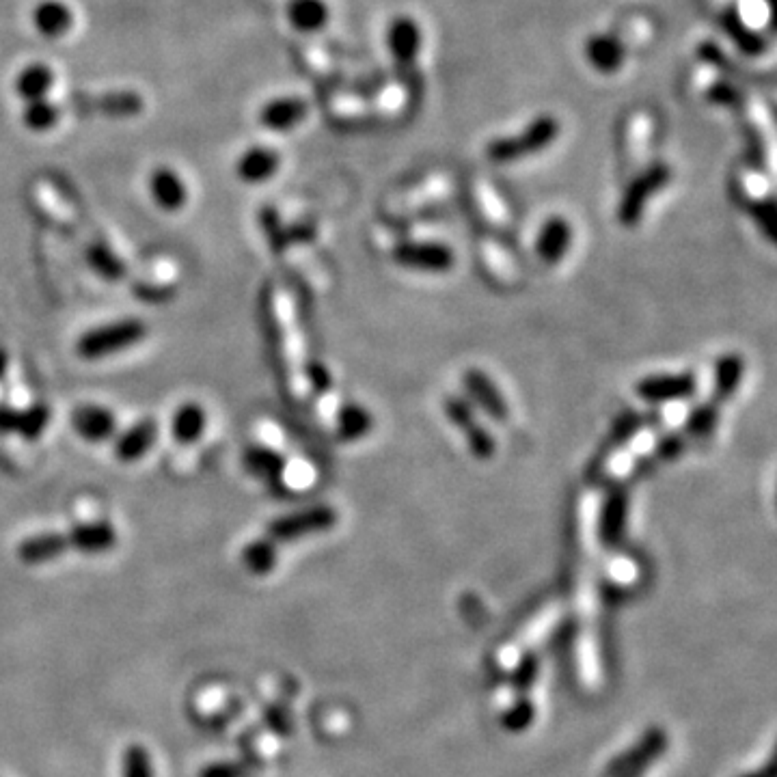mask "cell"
Returning <instances> with one entry per match:
<instances>
[{"mask_svg": "<svg viewBox=\"0 0 777 777\" xmlns=\"http://www.w3.org/2000/svg\"><path fill=\"white\" fill-rule=\"evenodd\" d=\"M557 136H560V121L553 115H540L531 119L523 132L490 141L486 145V158L495 165H512V162L540 154L542 149L555 143Z\"/></svg>", "mask_w": 777, "mask_h": 777, "instance_id": "1", "label": "cell"}, {"mask_svg": "<svg viewBox=\"0 0 777 777\" xmlns=\"http://www.w3.org/2000/svg\"><path fill=\"white\" fill-rule=\"evenodd\" d=\"M147 335V326L141 320H119L106 326H98L78 339L76 352L87 361L111 357L139 344Z\"/></svg>", "mask_w": 777, "mask_h": 777, "instance_id": "2", "label": "cell"}, {"mask_svg": "<svg viewBox=\"0 0 777 777\" xmlns=\"http://www.w3.org/2000/svg\"><path fill=\"white\" fill-rule=\"evenodd\" d=\"M672 169L665 162H654L648 169L639 173L635 180L624 190V197L618 206V221L624 227H635L646 212L648 201L659 195L661 190L670 184Z\"/></svg>", "mask_w": 777, "mask_h": 777, "instance_id": "3", "label": "cell"}, {"mask_svg": "<svg viewBox=\"0 0 777 777\" xmlns=\"http://www.w3.org/2000/svg\"><path fill=\"white\" fill-rule=\"evenodd\" d=\"M279 320H281V329H283V359L285 367H288V383L294 393L296 400H305L309 393L307 385V361H305V348H303V339L301 333H298L296 318L292 313V307L288 303V298L283 294L279 296Z\"/></svg>", "mask_w": 777, "mask_h": 777, "instance_id": "4", "label": "cell"}, {"mask_svg": "<svg viewBox=\"0 0 777 777\" xmlns=\"http://www.w3.org/2000/svg\"><path fill=\"white\" fill-rule=\"evenodd\" d=\"M337 523V512L331 506H311L292 514H285L268 525L272 542H292L311 534L331 529Z\"/></svg>", "mask_w": 777, "mask_h": 777, "instance_id": "5", "label": "cell"}, {"mask_svg": "<svg viewBox=\"0 0 777 777\" xmlns=\"http://www.w3.org/2000/svg\"><path fill=\"white\" fill-rule=\"evenodd\" d=\"M76 9L67 0H37L29 11L33 33L44 42H63L76 29Z\"/></svg>", "mask_w": 777, "mask_h": 777, "instance_id": "6", "label": "cell"}, {"mask_svg": "<svg viewBox=\"0 0 777 777\" xmlns=\"http://www.w3.org/2000/svg\"><path fill=\"white\" fill-rule=\"evenodd\" d=\"M393 262L421 272H447L456 264L452 247L430 240H406L393 244Z\"/></svg>", "mask_w": 777, "mask_h": 777, "instance_id": "7", "label": "cell"}, {"mask_svg": "<svg viewBox=\"0 0 777 777\" xmlns=\"http://www.w3.org/2000/svg\"><path fill=\"white\" fill-rule=\"evenodd\" d=\"M59 87L57 67L44 59H33L18 67L11 78V91L20 104L48 100Z\"/></svg>", "mask_w": 777, "mask_h": 777, "instance_id": "8", "label": "cell"}, {"mask_svg": "<svg viewBox=\"0 0 777 777\" xmlns=\"http://www.w3.org/2000/svg\"><path fill=\"white\" fill-rule=\"evenodd\" d=\"M698 389V378L689 372L680 374H654L639 380L635 393L648 404H674L683 402Z\"/></svg>", "mask_w": 777, "mask_h": 777, "instance_id": "9", "label": "cell"}, {"mask_svg": "<svg viewBox=\"0 0 777 777\" xmlns=\"http://www.w3.org/2000/svg\"><path fill=\"white\" fill-rule=\"evenodd\" d=\"M309 117V102L301 95H277L259 106L257 124L268 132H290Z\"/></svg>", "mask_w": 777, "mask_h": 777, "instance_id": "10", "label": "cell"}, {"mask_svg": "<svg viewBox=\"0 0 777 777\" xmlns=\"http://www.w3.org/2000/svg\"><path fill=\"white\" fill-rule=\"evenodd\" d=\"M281 169V154L268 145H251L238 156L234 171L244 184H266Z\"/></svg>", "mask_w": 777, "mask_h": 777, "instance_id": "11", "label": "cell"}, {"mask_svg": "<svg viewBox=\"0 0 777 777\" xmlns=\"http://www.w3.org/2000/svg\"><path fill=\"white\" fill-rule=\"evenodd\" d=\"M147 190L156 206L165 212L182 210L188 201V186L184 182V177L167 165L156 167L152 173H149Z\"/></svg>", "mask_w": 777, "mask_h": 777, "instance_id": "12", "label": "cell"}, {"mask_svg": "<svg viewBox=\"0 0 777 777\" xmlns=\"http://www.w3.org/2000/svg\"><path fill=\"white\" fill-rule=\"evenodd\" d=\"M462 383H465V389L469 393L467 400L471 404L482 408V411L488 417H493L495 421H508L510 406L506 398H503V393L497 389L493 378L484 374L482 370H469Z\"/></svg>", "mask_w": 777, "mask_h": 777, "instance_id": "13", "label": "cell"}, {"mask_svg": "<svg viewBox=\"0 0 777 777\" xmlns=\"http://www.w3.org/2000/svg\"><path fill=\"white\" fill-rule=\"evenodd\" d=\"M477 255H480L486 277L499 288H514L521 279V270H518L514 257L497 240L482 238L477 242Z\"/></svg>", "mask_w": 777, "mask_h": 777, "instance_id": "14", "label": "cell"}, {"mask_svg": "<svg viewBox=\"0 0 777 777\" xmlns=\"http://www.w3.org/2000/svg\"><path fill=\"white\" fill-rule=\"evenodd\" d=\"M421 42H424V35H421L419 24L413 18L400 16L389 24L387 46H389L391 57L398 65H402V67L413 65L419 57Z\"/></svg>", "mask_w": 777, "mask_h": 777, "instance_id": "15", "label": "cell"}, {"mask_svg": "<svg viewBox=\"0 0 777 777\" xmlns=\"http://www.w3.org/2000/svg\"><path fill=\"white\" fill-rule=\"evenodd\" d=\"M285 20L296 33L316 35L331 22V7L326 0H288Z\"/></svg>", "mask_w": 777, "mask_h": 777, "instance_id": "16", "label": "cell"}, {"mask_svg": "<svg viewBox=\"0 0 777 777\" xmlns=\"http://www.w3.org/2000/svg\"><path fill=\"white\" fill-rule=\"evenodd\" d=\"M570 244H572V225L564 216H551L540 229L536 240V253L544 264L555 266L562 262L564 255L570 249Z\"/></svg>", "mask_w": 777, "mask_h": 777, "instance_id": "17", "label": "cell"}, {"mask_svg": "<svg viewBox=\"0 0 777 777\" xmlns=\"http://www.w3.org/2000/svg\"><path fill=\"white\" fill-rule=\"evenodd\" d=\"M72 426L80 439H85L89 443H102L115 434L117 419L111 411H108V408L98 404H87V406H80L74 413Z\"/></svg>", "mask_w": 777, "mask_h": 777, "instance_id": "18", "label": "cell"}, {"mask_svg": "<svg viewBox=\"0 0 777 777\" xmlns=\"http://www.w3.org/2000/svg\"><path fill=\"white\" fill-rule=\"evenodd\" d=\"M585 59L601 74H616L624 65L626 48L618 37L594 35L585 42Z\"/></svg>", "mask_w": 777, "mask_h": 777, "instance_id": "19", "label": "cell"}, {"mask_svg": "<svg viewBox=\"0 0 777 777\" xmlns=\"http://www.w3.org/2000/svg\"><path fill=\"white\" fill-rule=\"evenodd\" d=\"M67 536V544L72 549H78L83 553H104L115 547L117 531L111 523L98 521V523H83L74 527Z\"/></svg>", "mask_w": 777, "mask_h": 777, "instance_id": "20", "label": "cell"}, {"mask_svg": "<svg viewBox=\"0 0 777 777\" xmlns=\"http://www.w3.org/2000/svg\"><path fill=\"white\" fill-rule=\"evenodd\" d=\"M156 439H158V426L152 419H145L141 424L132 426L130 430H126L119 436L115 443V456L121 462L141 460L149 449L154 447Z\"/></svg>", "mask_w": 777, "mask_h": 777, "instance_id": "21", "label": "cell"}, {"mask_svg": "<svg viewBox=\"0 0 777 777\" xmlns=\"http://www.w3.org/2000/svg\"><path fill=\"white\" fill-rule=\"evenodd\" d=\"M721 26H724L726 35L732 39L734 46L749 57H760L767 50V39L760 37L752 26H749L736 7H728L721 16Z\"/></svg>", "mask_w": 777, "mask_h": 777, "instance_id": "22", "label": "cell"}, {"mask_svg": "<svg viewBox=\"0 0 777 777\" xmlns=\"http://www.w3.org/2000/svg\"><path fill=\"white\" fill-rule=\"evenodd\" d=\"M63 119V108L61 104L48 98V100H37V102H26L20 108V121L22 126L33 132V134H48L54 128H59Z\"/></svg>", "mask_w": 777, "mask_h": 777, "instance_id": "23", "label": "cell"}, {"mask_svg": "<svg viewBox=\"0 0 777 777\" xmlns=\"http://www.w3.org/2000/svg\"><path fill=\"white\" fill-rule=\"evenodd\" d=\"M206 426H208L206 411H203L199 404L188 402L175 411L171 419V434L175 436L177 443L193 445L201 439L203 432H206Z\"/></svg>", "mask_w": 777, "mask_h": 777, "instance_id": "24", "label": "cell"}, {"mask_svg": "<svg viewBox=\"0 0 777 777\" xmlns=\"http://www.w3.org/2000/svg\"><path fill=\"white\" fill-rule=\"evenodd\" d=\"M626 512H629V495H626L622 488H613L603 503L601 521H598L601 538L605 542L613 544L620 540L626 525Z\"/></svg>", "mask_w": 777, "mask_h": 777, "instance_id": "25", "label": "cell"}, {"mask_svg": "<svg viewBox=\"0 0 777 777\" xmlns=\"http://www.w3.org/2000/svg\"><path fill=\"white\" fill-rule=\"evenodd\" d=\"M745 376V361L739 354H724L717 359L715 365V385H713V402L721 404L730 400L734 391L741 387Z\"/></svg>", "mask_w": 777, "mask_h": 777, "instance_id": "26", "label": "cell"}, {"mask_svg": "<svg viewBox=\"0 0 777 777\" xmlns=\"http://www.w3.org/2000/svg\"><path fill=\"white\" fill-rule=\"evenodd\" d=\"M67 549L70 544H67L65 534H39L20 544L18 557L26 564H44L63 555Z\"/></svg>", "mask_w": 777, "mask_h": 777, "instance_id": "27", "label": "cell"}, {"mask_svg": "<svg viewBox=\"0 0 777 777\" xmlns=\"http://www.w3.org/2000/svg\"><path fill=\"white\" fill-rule=\"evenodd\" d=\"M374 419L372 415L361 408L359 404H346L337 408L335 413V430L337 436L344 441H357L361 436L372 430Z\"/></svg>", "mask_w": 777, "mask_h": 777, "instance_id": "28", "label": "cell"}, {"mask_svg": "<svg viewBox=\"0 0 777 777\" xmlns=\"http://www.w3.org/2000/svg\"><path fill=\"white\" fill-rule=\"evenodd\" d=\"M288 462L272 447H251L247 454H244V467H247L255 477H262V480H281L283 469Z\"/></svg>", "mask_w": 777, "mask_h": 777, "instance_id": "29", "label": "cell"}, {"mask_svg": "<svg viewBox=\"0 0 777 777\" xmlns=\"http://www.w3.org/2000/svg\"><path fill=\"white\" fill-rule=\"evenodd\" d=\"M242 562L253 572V575H268V572L277 564L275 542L270 538L251 542L242 553Z\"/></svg>", "mask_w": 777, "mask_h": 777, "instance_id": "30", "label": "cell"}, {"mask_svg": "<svg viewBox=\"0 0 777 777\" xmlns=\"http://www.w3.org/2000/svg\"><path fill=\"white\" fill-rule=\"evenodd\" d=\"M719 421V404L706 402L698 408H693L691 415H687V436L689 439H708L717 428Z\"/></svg>", "mask_w": 777, "mask_h": 777, "instance_id": "31", "label": "cell"}, {"mask_svg": "<svg viewBox=\"0 0 777 777\" xmlns=\"http://www.w3.org/2000/svg\"><path fill=\"white\" fill-rule=\"evenodd\" d=\"M475 206H477V212L482 214V218L490 227H497V229H506L508 227V210H506V206H503L499 199L488 197V193H484V188H480V193H477Z\"/></svg>", "mask_w": 777, "mask_h": 777, "instance_id": "32", "label": "cell"}, {"mask_svg": "<svg viewBox=\"0 0 777 777\" xmlns=\"http://www.w3.org/2000/svg\"><path fill=\"white\" fill-rule=\"evenodd\" d=\"M124 777H154L152 758L141 745L128 747L124 756Z\"/></svg>", "mask_w": 777, "mask_h": 777, "instance_id": "33", "label": "cell"}, {"mask_svg": "<svg viewBox=\"0 0 777 777\" xmlns=\"http://www.w3.org/2000/svg\"><path fill=\"white\" fill-rule=\"evenodd\" d=\"M281 480L288 482V486L296 493H301V490L311 488L313 482H316V471L307 462H296V465H285Z\"/></svg>", "mask_w": 777, "mask_h": 777, "instance_id": "34", "label": "cell"}, {"mask_svg": "<svg viewBox=\"0 0 777 777\" xmlns=\"http://www.w3.org/2000/svg\"><path fill=\"white\" fill-rule=\"evenodd\" d=\"M89 262L93 264V268H98L102 275H106L108 279H119L126 272L124 264H121L115 255L108 253L104 247L89 249Z\"/></svg>", "mask_w": 777, "mask_h": 777, "instance_id": "35", "label": "cell"}, {"mask_svg": "<svg viewBox=\"0 0 777 777\" xmlns=\"http://www.w3.org/2000/svg\"><path fill=\"white\" fill-rule=\"evenodd\" d=\"M687 441H689L687 434L670 432L667 436H663V439L657 441V447H654L652 454L657 456L659 460H676L687 449Z\"/></svg>", "mask_w": 777, "mask_h": 777, "instance_id": "36", "label": "cell"}, {"mask_svg": "<svg viewBox=\"0 0 777 777\" xmlns=\"http://www.w3.org/2000/svg\"><path fill=\"white\" fill-rule=\"evenodd\" d=\"M46 424H48V411L44 406H35V408H31V411L18 413V428L16 430H20L22 434L31 436L33 439V436H37L46 428Z\"/></svg>", "mask_w": 777, "mask_h": 777, "instance_id": "37", "label": "cell"}, {"mask_svg": "<svg viewBox=\"0 0 777 777\" xmlns=\"http://www.w3.org/2000/svg\"><path fill=\"white\" fill-rule=\"evenodd\" d=\"M247 771L240 762H214L199 773V777H244Z\"/></svg>", "mask_w": 777, "mask_h": 777, "instance_id": "38", "label": "cell"}, {"mask_svg": "<svg viewBox=\"0 0 777 777\" xmlns=\"http://www.w3.org/2000/svg\"><path fill=\"white\" fill-rule=\"evenodd\" d=\"M708 98L721 106H732V104L739 102L741 95H739V91L728 87V85H715L711 91H708Z\"/></svg>", "mask_w": 777, "mask_h": 777, "instance_id": "39", "label": "cell"}, {"mask_svg": "<svg viewBox=\"0 0 777 777\" xmlns=\"http://www.w3.org/2000/svg\"><path fill=\"white\" fill-rule=\"evenodd\" d=\"M18 428V413L9 408H0V430H16Z\"/></svg>", "mask_w": 777, "mask_h": 777, "instance_id": "40", "label": "cell"}, {"mask_svg": "<svg viewBox=\"0 0 777 777\" xmlns=\"http://www.w3.org/2000/svg\"><path fill=\"white\" fill-rule=\"evenodd\" d=\"M5 370H7V354L0 350V376L5 374Z\"/></svg>", "mask_w": 777, "mask_h": 777, "instance_id": "41", "label": "cell"}]
</instances>
